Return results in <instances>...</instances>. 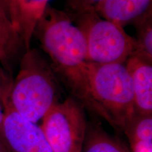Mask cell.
Wrapping results in <instances>:
<instances>
[{
	"label": "cell",
	"instance_id": "1",
	"mask_svg": "<svg viewBox=\"0 0 152 152\" xmlns=\"http://www.w3.org/2000/svg\"><path fill=\"white\" fill-rule=\"evenodd\" d=\"M34 34L73 94L87 106L91 63L79 28L65 12L48 6Z\"/></svg>",
	"mask_w": 152,
	"mask_h": 152
},
{
	"label": "cell",
	"instance_id": "2",
	"mask_svg": "<svg viewBox=\"0 0 152 152\" xmlns=\"http://www.w3.org/2000/svg\"><path fill=\"white\" fill-rule=\"evenodd\" d=\"M87 107L124 131L134 113L132 83L125 64L91 63Z\"/></svg>",
	"mask_w": 152,
	"mask_h": 152
},
{
	"label": "cell",
	"instance_id": "3",
	"mask_svg": "<svg viewBox=\"0 0 152 152\" xmlns=\"http://www.w3.org/2000/svg\"><path fill=\"white\" fill-rule=\"evenodd\" d=\"M56 92L52 70L40 55L29 49L20 59L18 75L4 103L22 117L37 123L57 103Z\"/></svg>",
	"mask_w": 152,
	"mask_h": 152
},
{
	"label": "cell",
	"instance_id": "4",
	"mask_svg": "<svg viewBox=\"0 0 152 152\" xmlns=\"http://www.w3.org/2000/svg\"><path fill=\"white\" fill-rule=\"evenodd\" d=\"M77 16L90 63L125 64L134 54L135 39L122 26L102 18L94 9Z\"/></svg>",
	"mask_w": 152,
	"mask_h": 152
},
{
	"label": "cell",
	"instance_id": "5",
	"mask_svg": "<svg viewBox=\"0 0 152 152\" xmlns=\"http://www.w3.org/2000/svg\"><path fill=\"white\" fill-rule=\"evenodd\" d=\"M40 125L53 152H82L87 125L82 106L72 98L56 103Z\"/></svg>",
	"mask_w": 152,
	"mask_h": 152
},
{
	"label": "cell",
	"instance_id": "6",
	"mask_svg": "<svg viewBox=\"0 0 152 152\" xmlns=\"http://www.w3.org/2000/svg\"><path fill=\"white\" fill-rule=\"evenodd\" d=\"M1 137L8 152H53L41 127L28 121L4 103Z\"/></svg>",
	"mask_w": 152,
	"mask_h": 152
},
{
	"label": "cell",
	"instance_id": "7",
	"mask_svg": "<svg viewBox=\"0 0 152 152\" xmlns=\"http://www.w3.org/2000/svg\"><path fill=\"white\" fill-rule=\"evenodd\" d=\"M125 65L132 83L134 112L142 115H152L151 62L132 55Z\"/></svg>",
	"mask_w": 152,
	"mask_h": 152
},
{
	"label": "cell",
	"instance_id": "8",
	"mask_svg": "<svg viewBox=\"0 0 152 152\" xmlns=\"http://www.w3.org/2000/svg\"><path fill=\"white\" fill-rule=\"evenodd\" d=\"M94 10L102 18L123 28L152 14V0H102Z\"/></svg>",
	"mask_w": 152,
	"mask_h": 152
},
{
	"label": "cell",
	"instance_id": "9",
	"mask_svg": "<svg viewBox=\"0 0 152 152\" xmlns=\"http://www.w3.org/2000/svg\"><path fill=\"white\" fill-rule=\"evenodd\" d=\"M49 0H15L18 18L19 34L26 50L32 36L48 7Z\"/></svg>",
	"mask_w": 152,
	"mask_h": 152
},
{
	"label": "cell",
	"instance_id": "10",
	"mask_svg": "<svg viewBox=\"0 0 152 152\" xmlns=\"http://www.w3.org/2000/svg\"><path fill=\"white\" fill-rule=\"evenodd\" d=\"M23 47L18 30L0 6V64L7 71H11Z\"/></svg>",
	"mask_w": 152,
	"mask_h": 152
},
{
	"label": "cell",
	"instance_id": "11",
	"mask_svg": "<svg viewBox=\"0 0 152 152\" xmlns=\"http://www.w3.org/2000/svg\"><path fill=\"white\" fill-rule=\"evenodd\" d=\"M124 132L132 152H152V115L134 112Z\"/></svg>",
	"mask_w": 152,
	"mask_h": 152
},
{
	"label": "cell",
	"instance_id": "12",
	"mask_svg": "<svg viewBox=\"0 0 152 152\" xmlns=\"http://www.w3.org/2000/svg\"><path fill=\"white\" fill-rule=\"evenodd\" d=\"M82 152H129L118 140L103 129L96 127L87 130Z\"/></svg>",
	"mask_w": 152,
	"mask_h": 152
},
{
	"label": "cell",
	"instance_id": "13",
	"mask_svg": "<svg viewBox=\"0 0 152 152\" xmlns=\"http://www.w3.org/2000/svg\"><path fill=\"white\" fill-rule=\"evenodd\" d=\"M137 28L135 49L133 55L152 62V14L134 23Z\"/></svg>",
	"mask_w": 152,
	"mask_h": 152
},
{
	"label": "cell",
	"instance_id": "14",
	"mask_svg": "<svg viewBox=\"0 0 152 152\" xmlns=\"http://www.w3.org/2000/svg\"><path fill=\"white\" fill-rule=\"evenodd\" d=\"M102 0H68V6L75 15L92 10Z\"/></svg>",
	"mask_w": 152,
	"mask_h": 152
},
{
	"label": "cell",
	"instance_id": "15",
	"mask_svg": "<svg viewBox=\"0 0 152 152\" xmlns=\"http://www.w3.org/2000/svg\"><path fill=\"white\" fill-rule=\"evenodd\" d=\"M0 6L2 7L4 11H5L19 33L18 18L16 5H15V0H0Z\"/></svg>",
	"mask_w": 152,
	"mask_h": 152
},
{
	"label": "cell",
	"instance_id": "16",
	"mask_svg": "<svg viewBox=\"0 0 152 152\" xmlns=\"http://www.w3.org/2000/svg\"><path fill=\"white\" fill-rule=\"evenodd\" d=\"M11 84L12 81L10 77L0 67V101L2 104L7 99Z\"/></svg>",
	"mask_w": 152,
	"mask_h": 152
},
{
	"label": "cell",
	"instance_id": "17",
	"mask_svg": "<svg viewBox=\"0 0 152 152\" xmlns=\"http://www.w3.org/2000/svg\"><path fill=\"white\" fill-rule=\"evenodd\" d=\"M4 118V110L3 104L0 101V135H1V132H2Z\"/></svg>",
	"mask_w": 152,
	"mask_h": 152
},
{
	"label": "cell",
	"instance_id": "18",
	"mask_svg": "<svg viewBox=\"0 0 152 152\" xmlns=\"http://www.w3.org/2000/svg\"><path fill=\"white\" fill-rule=\"evenodd\" d=\"M0 152H8L1 135H0Z\"/></svg>",
	"mask_w": 152,
	"mask_h": 152
}]
</instances>
